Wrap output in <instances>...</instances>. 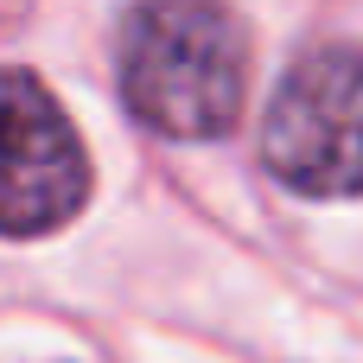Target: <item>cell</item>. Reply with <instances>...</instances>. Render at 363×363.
Segmentation results:
<instances>
[{
	"label": "cell",
	"mask_w": 363,
	"mask_h": 363,
	"mask_svg": "<svg viewBox=\"0 0 363 363\" xmlns=\"http://www.w3.org/2000/svg\"><path fill=\"white\" fill-rule=\"evenodd\" d=\"M89 204V160L32 70H0V236H51Z\"/></svg>",
	"instance_id": "obj_3"
},
{
	"label": "cell",
	"mask_w": 363,
	"mask_h": 363,
	"mask_svg": "<svg viewBox=\"0 0 363 363\" xmlns=\"http://www.w3.org/2000/svg\"><path fill=\"white\" fill-rule=\"evenodd\" d=\"M121 96L172 140H217L249 96V38L223 0H140L121 26Z\"/></svg>",
	"instance_id": "obj_1"
},
{
	"label": "cell",
	"mask_w": 363,
	"mask_h": 363,
	"mask_svg": "<svg viewBox=\"0 0 363 363\" xmlns=\"http://www.w3.org/2000/svg\"><path fill=\"white\" fill-rule=\"evenodd\" d=\"M262 166L306 198H363V51L313 45L262 115Z\"/></svg>",
	"instance_id": "obj_2"
}]
</instances>
